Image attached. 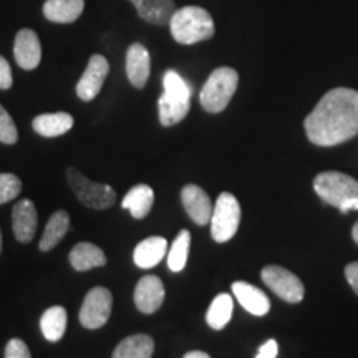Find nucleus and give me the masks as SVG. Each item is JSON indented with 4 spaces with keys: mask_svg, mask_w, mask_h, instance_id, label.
Listing matches in <instances>:
<instances>
[{
    "mask_svg": "<svg viewBox=\"0 0 358 358\" xmlns=\"http://www.w3.org/2000/svg\"><path fill=\"white\" fill-rule=\"evenodd\" d=\"M232 310H234V302L232 297L227 294H219L211 302V306L206 313V322L214 330H222L224 327L229 324Z\"/></svg>",
    "mask_w": 358,
    "mask_h": 358,
    "instance_id": "nucleus-26",
    "label": "nucleus"
},
{
    "mask_svg": "<svg viewBox=\"0 0 358 358\" xmlns=\"http://www.w3.org/2000/svg\"><path fill=\"white\" fill-rule=\"evenodd\" d=\"M66 181L80 199V203L92 209H108L116 203V192L111 186L101 182L90 181V179L75 168L66 169Z\"/></svg>",
    "mask_w": 358,
    "mask_h": 358,
    "instance_id": "nucleus-6",
    "label": "nucleus"
},
{
    "mask_svg": "<svg viewBox=\"0 0 358 358\" xmlns=\"http://www.w3.org/2000/svg\"><path fill=\"white\" fill-rule=\"evenodd\" d=\"M164 302V285L159 277L145 275L134 289V303L143 313H155Z\"/></svg>",
    "mask_w": 358,
    "mask_h": 358,
    "instance_id": "nucleus-13",
    "label": "nucleus"
},
{
    "mask_svg": "<svg viewBox=\"0 0 358 358\" xmlns=\"http://www.w3.org/2000/svg\"><path fill=\"white\" fill-rule=\"evenodd\" d=\"M313 189L340 213L358 211V181L345 173L325 171L313 179Z\"/></svg>",
    "mask_w": 358,
    "mask_h": 358,
    "instance_id": "nucleus-2",
    "label": "nucleus"
},
{
    "mask_svg": "<svg viewBox=\"0 0 358 358\" xmlns=\"http://www.w3.org/2000/svg\"><path fill=\"white\" fill-rule=\"evenodd\" d=\"M0 252H2V232H0Z\"/></svg>",
    "mask_w": 358,
    "mask_h": 358,
    "instance_id": "nucleus-36",
    "label": "nucleus"
},
{
    "mask_svg": "<svg viewBox=\"0 0 358 358\" xmlns=\"http://www.w3.org/2000/svg\"><path fill=\"white\" fill-rule=\"evenodd\" d=\"M70 264L75 271L83 272L90 268L106 266L105 252L92 243H78L73 249L70 250Z\"/></svg>",
    "mask_w": 358,
    "mask_h": 358,
    "instance_id": "nucleus-21",
    "label": "nucleus"
},
{
    "mask_svg": "<svg viewBox=\"0 0 358 358\" xmlns=\"http://www.w3.org/2000/svg\"><path fill=\"white\" fill-rule=\"evenodd\" d=\"M163 88L158 100L159 122L163 127H174L189 113L191 87L178 71L168 70L163 77Z\"/></svg>",
    "mask_w": 358,
    "mask_h": 358,
    "instance_id": "nucleus-3",
    "label": "nucleus"
},
{
    "mask_svg": "<svg viewBox=\"0 0 358 358\" xmlns=\"http://www.w3.org/2000/svg\"><path fill=\"white\" fill-rule=\"evenodd\" d=\"M155 352V340L150 335H129L115 348L111 358H151Z\"/></svg>",
    "mask_w": 358,
    "mask_h": 358,
    "instance_id": "nucleus-23",
    "label": "nucleus"
},
{
    "mask_svg": "<svg viewBox=\"0 0 358 358\" xmlns=\"http://www.w3.org/2000/svg\"><path fill=\"white\" fill-rule=\"evenodd\" d=\"M66 310L62 306L47 308L40 317V330L48 342H58L65 335L66 330Z\"/></svg>",
    "mask_w": 358,
    "mask_h": 358,
    "instance_id": "nucleus-25",
    "label": "nucleus"
},
{
    "mask_svg": "<svg viewBox=\"0 0 358 358\" xmlns=\"http://www.w3.org/2000/svg\"><path fill=\"white\" fill-rule=\"evenodd\" d=\"M313 145L337 146L358 134V92L352 88H334L317 103L303 122Z\"/></svg>",
    "mask_w": 358,
    "mask_h": 358,
    "instance_id": "nucleus-1",
    "label": "nucleus"
},
{
    "mask_svg": "<svg viewBox=\"0 0 358 358\" xmlns=\"http://www.w3.org/2000/svg\"><path fill=\"white\" fill-rule=\"evenodd\" d=\"M113 307V295L106 287H93L85 295L80 308V324L85 329L96 330L106 324Z\"/></svg>",
    "mask_w": 358,
    "mask_h": 358,
    "instance_id": "nucleus-8",
    "label": "nucleus"
},
{
    "mask_svg": "<svg viewBox=\"0 0 358 358\" xmlns=\"http://www.w3.org/2000/svg\"><path fill=\"white\" fill-rule=\"evenodd\" d=\"M38 224V214L30 199H22L12 209V226L15 239L22 244L30 243L35 237Z\"/></svg>",
    "mask_w": 358,
    "mask_h": 358,
    "instance_id": "nucleus-12",
    "label": "nucleus"
},
{
    "mask_svg": "<svg viewBox=\"0 0 358 358\" xmlns=\"http://www.w3.org/2000/svg\"><path fill=\"white\" fill-rule=\"evenodd\" d=\"M345 277L353 289V292L358 295V262H352L345 267Z\"/></svg>",
    "mask_w": 358,
    "mask_h": 358,
    "instance_id": "nucleus-33",
    "label": "nucleus"
},
{
    "mask_svg": "<svg viewBox=\"0 0 358 358\" xmlns=\"http://www.w3.org/2000/svg\"><path fill=\"white\" fill-rule=\"evenodd\" d=\"M6 358H32L24 340L12 338L6 345Z\"/></svg>",
    "mask_w": 358,
    "mask_h": 358,
    "instance_id": "nucleus-30",
    "label": "nucleus"
},
{
    "mask_svg": "<svg viewBox=\"0 0 358 358\" xmlns=\"http://www.w3.org/2000/svg\"><path fill=\"white\" fill-rule=\"evenodd\" d=\"M189 245H191V234L189 231L182 229L179 232L176 239L168 252V267L173 272H181L187 264V256H189Z\"/></svg>",
    "mask_w": 358,
    "mask_h": 358,
    "instance_id": "nucleus-27",
    "label": "nucleus"
},
{
    "mask_svg": "<svg viewBox=\"0 0 358 358\" xmlns=\"http://www.w3.org/2000/svg\"><path fill=\"white\" fill-rule=\"evenodd\" d=\"M70 227V216L66 211H57L52 214L48 219L47 226H45L43 236L40 239V250L48 252V250L55 249L60 241L64 239Z\"/></svg>",
    "mask_w": 358,
    "mask_h": 358,
    "instance_id": "nucleus-24",
    "label": "nucleus"
},
{
    "mask_svg": "<svg viewBox=\"0 0 358 358\" xmlns=\"http://www.w3.org/2000/svg\"><path fill=\"white\" fill-rule=\"evenodd\" d=\"M22 192V181L12 173H0V204L10 203Z\"/></svg>",
    "mask_w": 358,
    "mask_h": 358,
    "instance_id": "nucleus-28",
    "label": "nucleus"
},
{
    "mask_svg": "<svg viewBox=\"0 0 358 358\" xmlns=\"http://www.w3.org/2000/svg\"><path fill=\"white\" fill-rule=\"evenodd\" d=\"M241 224V206L231 192L219 194L211 216V236L216 243L222 244L236 236Z\"/></svg>",
    "mask_w": 358,
    "mask_h": 358,
    "instance_id": "nucleus-7",
    "label": "nucleus"
},
{
    "mask_svg": "<svg viewBox=\"0 0 358 358\" xmlns=\"http://www.w3.org/2000/svg\"><path fill=\"white\" fill-rule=\"evenodd\" d=\"M151 73V58L145 45L133 43L127 52V75L134 88H145Z\"/></svg>",
    "mask_w": 358,
    "mask_h": 358,
    "instance_id": "nucleus-15",
    "label": "nucleus"
},
{
    "mask_svg": "<svg viewBox=\"0 0 358 358\" xmlns=\"http://www.w3.org/2000/svg\"><path fill=\"white\" fill-rule=\"evenodd\" d=\"M85 8V0H45V19L55 24H73L80 19Z\"/></svg>",
    "mask_w": 358,
    "mask_h": 358,
    "instance_id": "nucleus-19",
    "label": "nucleus"
},
{
    "mask_svg": "<svg viewBox=\"0 0 358 358\" xmlns=\"http://www.w3.org/2000/svg\"><path fill=\"white\" fill-rule=\"evenodd\" d=\"M155 203V192L148 185H138L127 192L122 208L131 213L134 219H145L151 213Z\"/></svg>",
    "mask_w": 358,
    "mask_h": 358,
    "instance_id": "nucleus-22",
    "label": "nucleus"
},
{
    "mask_svg": "<svg viewBox=\"0 0 358 358\" xmlns=\"http://www.w3.org/2000/svg\"><path fill=\"white\" fill-rule=\"evenodd\" d=\"M136 7L138 15L148 24L163 27L169 25L173 13L178 10L174 0H129Z\"/></svg>",
    "mask_w": 358,
    "mask_h": 358,
    "instance_id": "nucleus-17",
    "label": "nucleus"
},
{
    "mask_svg": "<svg viewBox=\"0 0 358 358\" xmlns=\"http://www.w3.org/2000/svg\"><path fill=\"white\" fill-rule=\"evenodd\" d=\"M19 140V131H17L15 123L7 110L0 105V143L3 145H15Z\"/></svg>",
    "mask_w": 358,
    "mask_h": 358,
    "instance_id": "nucleus-29",
    "label": "nucleus"
},
{
    "mask_svg": "<svg viewBox=\"0 0 358 358\" xmlns=\"http://www.w3.org/2000/svg\"><path fill=\"white\" fill-rule=\"evenodd\" d=\"M166 250L168 241L164 237H148L134 248L133 261L140 268H151L163 261V257L166 256Z\"/></svg>",
    "mask_w": 358,
    "mask_h": 358,
    "instance_id": "nucleus-18",
    "label": "nucleus"
},
{
    "mask_svg": "<svg viewBox=\"0 0 358 358\" xmlns=\"http://www.w3.org/2000/svg\"><path fill=\"white\" fill-rule=\"evenodd\" d=\"M73 116L64 111L58 113H45L35 116L32 127L35 133H38L43 138H57L62 134L69 133L73 128Z\"/></svg>",
    "mask_w": 358,
    "mask_h": 358,
    "instance_id": "nucleus-20",
    "label": "nucleus"
},
{
    "mask_svg": "<svg viewBox=\"0 0 358 358\" xmlns=\"http://www.w3.org/2000/svg\"><path fill=\"white\" fill-rule=\"evenodd\" d=\"M277 353H279V345L274 338H271L266 343H262L256 358H277Z\"/></svg>",
    "mask_w": 358,
    "mask_h": 358,
    "instance_id": "nucleus-32",
    "label": "nucleus"
},
{
    "mask_svg": "<svg viewBox=\"0 0 358 358\" xmlns=\"http://www.w3.org/2000/svg\"><path fill=\"white\" fill-rule=\"evenodd\" d=\"M110 64L103 55H93L88 60L87 70L83 71L82 78L77 83V95L80 100L92 101L101 92L103 83L108 77Z\"/></svg>",
    "mask_w": 358,
    "mask_h": 358,
    "instance_id": "nucleus-10",
    "label": "nucleus"
},
{
    "mask_svg": "<svg viewBox=\"0 0 358 358\" xmlns=\"http://www.w3.org/2000/svg\"><path fill=\"white\" fill-rule=\"evenodd\" d=\"M352 237H353V241H355V243L358 244V222H355V226H353Z\"/></svg>",
    "mask_w": 358,
    "mask_h": 358,
    "instance_id": "nucleus-35",
    "label": "nucleus"
},
{
    "mask_svg": "<svg viewBox=\"0 0 358 358\" xmlns=\"http://www.w3.org/2000/svg\"><path fill=\"white\" fill-rule=\"evenodd\" d=\"M182 358H211L208 355L206 352H201V350H192V352H187L185 357Z\"/></svg>",
    "mask_w": 358,
    "mask_h": 358,
    "instance_id": "nucleus-34",
    "label": "nucleus"
},
{
    "mask_svg": "<svg viewBox=\"0 0 358 358\" xmlns=\"http://www.w3.org/2000/svg\"><path fill=\"white\" fill-rule=\"evenodd\" d=\"M13 57L24 70H35L42 62V45L38 35L30 29H22L13 43Z\"/></svg>",
    "mask_w": 358,
    "mask_h": 358,
    "instance_id": "nucleus-11",
    "label": "nucleus"
},
{
    "mask_svg": "<svg viewBox=\"0 0 358 358\" xmlns=\"http://www.w3.org/2000/svg\"><path fill=\"white\" fill-rule=\"evenodd\" d=\"M239 75L231 66H219L206 80L199 93V101L208 113H221L234 96Z\"/></svg>",
    "mask_w": 358,
    "mask_h": 358,
    "instance_id": "nucleus-5",
    "label": "nucleus"
},
{
    "mask_svg": "<svg viewBox=\"0 0 358 358\" xmlns=\"http://www.w3.org/2000/svg\"><path fill=\"white\" fill-rule=\"evenodd\" d=\"M262 280L275 295H279L282 301L289 303H297L303 299L306 289L302 280L287 268L280 266H267L261 272Z\"/></svg>",
    "mask_w": 358,
    "mask_h": 358,
    "instance_id": "nucleus-9",
    "label": "nucleus"
},
{
    "mask_svg": "<svg viewBox=\"0 0 358 358\" xmlns=\"http://www.w3.org/2000/svg\"><path fill=\"white\" fill-rule=\"evenodd\" d=\"M13 85V75L8 62L0 55V90H8Z\"/></svg>",
    "mask_w": 358,
    "mask_h": 358,
    "instance_id": "nucleus-31",
    "label": "nucleus"
},
{
    "mask_svg": "<svg viewBox=\"0 0 358 358\" xmlns=\"http://www.w3.org/2000/svg\"><path fill=\"white\" fill-rule=\"evenodd\" d=\"M173 38L181 45H192L209 40L216 32L214 20L206 8L187 6L173 13L169 22Z\"/></svg>",
    "mask_w": 358,
    "mask_h": 358,
    "instance_id": "nucleus-4",
    "label": "nucleus"
},
{
    "mask_svg": "<svg viewBox=\"0 0 358 358\" xmlns=\"http://www.w3.org/2000/svg\"><path fill=\"white\" fill-rule=\"evenodd\" d=\"M181 201L185 206L187 216L199 226H206L211 222L213 204L204 189L196 185H187L181 191Z\"/></svg>",
    "mask_w": 358,
    "mask_h": 358,
    "instance_id": "nucleus-14",
    "label": "nucleus"
},
{
    "mask_svg": "<svg viewBox=\"0 0 358 358\" xmlns=\"http://www.w3.org/2000/svg\"><path fill=\"white\" fill-rule=\"evenodd\" d=\"M232 294L236 295V299L239 301L245 310L252 315L262 317L271 310V301L261 289H257L256 285H250L248 282L237 280L232 284Z\"/></svg>",
    "mask_w": 358,
    "mask_h": 358,
    "instance_id": "nucleus-16",
    "label": "nucleus"
}]
</instances>
